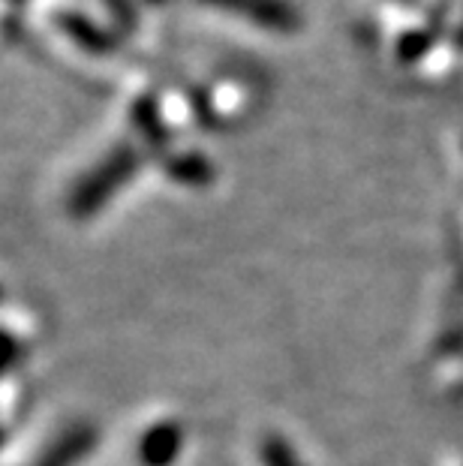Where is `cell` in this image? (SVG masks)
<instances>
[{"label":"cell","instance_id":"obj_3","mask_svg":"<svg viewBox=\"0 0 463 466\" xmlns=\"http://www.w3.org/2000/svg\"><path fill=\"white\" fill-rule=\"evenodd\" d=\"M178 445H181V433L175 424H160L154 428L147 436H142V463L147 466H166L175 461L178 454Z\"/></svg>","mask_w":463,"mask_h":466},{"label":"cell","instance_id":"obj_2","mask_svg":"<svg viewBox=\"0 0 463 466\" xmlns=\"http://www.w3.org/2000/svg\"><path fill=\"white\" fill-rule=\"evenodd\" d=\"M96 433L91 428H73L64 436H57L52 449H45L43 458H36L34 466H75L85 461V454L94 449Z\"/></svg>","mask_w":463,"mask_h":466},{"label":"cell","instance_id":"obj_1","mask_svg":"<svg viewBox=\"0 0 463 466\" xmlns=\"http://www.w3.org/2000/svg\"><path fill=\"white\" fill-rule=\"evenodd\" d=\"M133 172V157L130 154H117L108 160V166H103L100 172H94L87 181L78 187V196H75V208L78 214H87L91 208H96L103 199H108V193L115 190L112 184L124 181L126 175Z\"/></svg>","mask_w":463,"mask_h":466},{"label":"cell","instance_id":"obj_5","mask_svg":"<svg viewBox=\"0 0 463 466\" xmlns=\"http://www.w3.org/2000/svg\"><path fill=\"white\" fill-rule=\"evenodd\" d=\"M262 463L265 466H301V461L295 458L292 445L283 442L280 436H268V440H262Z\"/></svg>","mask_w":463,"mask_h":466},{"label":"cell","instance_id":"obj_4","mask_svg":"<svg viewBox=\"0 0 463 466\" xmlns=\"http://www.w3.org/2000/svg\"><path fill=\"white\" fill-rule=\"evenodd\" d=\"M220 6H232V9H247L256 15V22L271 25V27H289L292 25V13L277 0H214Z\"/></svg>","mask_w":463,"mask_h":466}]
</instances>
